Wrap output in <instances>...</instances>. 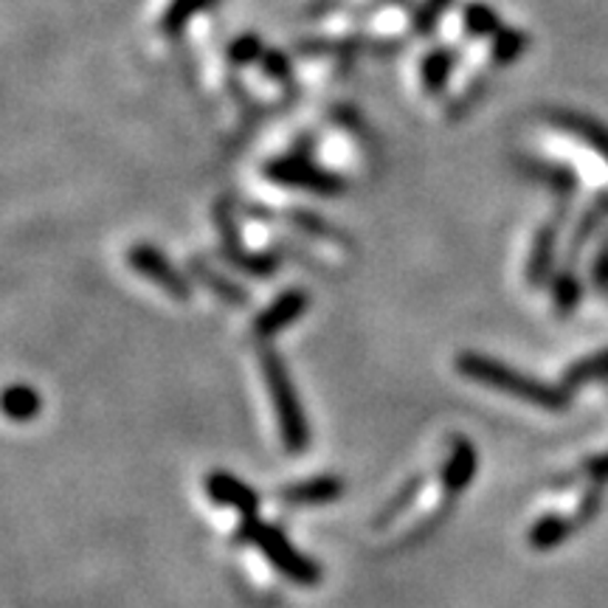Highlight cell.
Returning a JSON list of instances; mask_svg holds the SVG:
<instances>
[{
    "label": "cell",
    "instance_id": "cell-1",
    "mask_svg": "<svg viewBox=\"0 0 608 608\" xmlns=\"http://www.w3.org/2000/svg\"><path fill=\"white\" fill-rule=\"evenodd\" d=\"M456 369H459V375L470 377V381L487 386V389L505 392V395L518 397V401L529 403V406L536 408H547V412H566L569 401H572V392L566 389V386L538 381V377L524 375V372L479 353L459 355L456 358Z\"/></svg>",
    "mask_w": 608,
    "mask_h": 608
},
{
    "label": "cell",
    "instance_id": "cell-2",
    "mask_svg": "<svg viewBox=\"0 0 608 608\" xmlns=\"http://www.w3.org/2000/svg\"><path fill=\"white\" fill-rule=\"evenodd\" d=\"M262 372H265V384H268L271 397H274L276 420H280V437L287 454H304L311 445V428H307V417H304L302 401L296 395L291 375H287L285 361L274 349H262L260 353Z\"/></svg>",
    "mask_w": 608,
    "mask_h": 608
},
{
    "label": "cell",
    "instance_id": "cell-3",
    "mask_svg": "<svg viewBox=\"0 0 608 608\" xmlns=\"http://www.w3.org/2000/svg\"><path fill=\"white\" fill-rule=\"evenodd\" d=\"M237 538L243 544L260 549L265 558L271 560L276 572L285 575L287 580L298 586H316L322 580V569H318L316 560H311L307 555L298 553L282 529H276L274 524H265L260 518H243V527H240Z\"/></svg>",
    "mask_w": 608,
    "mask_h": 608
},
{
    "label": "cell",
    "instance_id": "cell-4",
    "mask_svg": "<svg viewBox=\"0 0 608 608\" xmlns=\"http://www.w3.org/2000/svg\"><path fill=\"white\" fill-rule=\"evenodd\" d=\"M265 178L280 183V186L304 189V192H313V195L322 197H335L347 189L344 178L313 164L307 155H298V152L282 155V159H274L271 164H265Z\"/></svg>",
    "mask_w": 608,
    "mask_h": 608
},
{
    "label": "cell",
    "instance_id": "cell-5",
    "mask_svg": "<svg viewBox=\"0 0 608 608\" xmlns=\"http://www.w3.org/2000/svg\"><path fill=\"white\" fill-rule=\"evenodd\" d=\"M130 268L139 276H144L146 282L159 285L166 296H172L175 302H189L192 298V285H189L186 276L166 260L164 251H159L150 243H135L128 251Z\"/></svg>",
    "mask_w": 608,
    "mask_h": 608
},
{
    "label": "cell",
    "instance_id": "cell-6",
    "mask_svg": "<svg viewBox=\"0 0 608 608\" xmlns=\"http://www.w3.org/2000/svg\"><path fill=\"white\" fill-rule=\"evenodd\" d=\"M214 220H217V232H220V240H223L225 260L232 262L234 268L243 271V274L260 276V280H268V276L276 274V268H280V256L249 254V251L243 249L237 225H234L232 203L217 201V206H214Z\"/></svg>",
    "mask_w": 608,
    "mask_h": 608
},
{
    "label": "cell",
    "instance_id": "cell-7",
    "mask_svg": "<svg viewBox=\"0 0 608 608\" xmlns=\"http://www.w3.org/2000/svg\"><path fill=\"white\" fill-rule=\"evenodd\" d=\"M307 304H311V296H307L304 287H287V291H282L280 296L254 318V335L260 341L274 338L276 333H282V330L291 327V324H296L298 318L304 316Z\"/></svg>",
    "mask_w": 608,
    "mask_h": 608
},
{
    "label": "cell",
    "instance_id": "cell-8",
    "mask_svg": "<svg viewBox=\"0 0 608 608\" xmlns=\"http://www.w3.org/2000/svg\"><path fill=\"white\" fill-rule=\"evenodd\" d=\"M516 166L529 178V181L544 183V186H547L549 192L564 203V206H569L572 197L578 195L580 178L569 164H560V161H549V159H536V155H521V159L516 161Z\"/></svg>",
    "mask_w": 608,
    "mask_h": 608
},
{
    "label": "cell",
    "instance_id": "cell-9",
    "mask_svg": "<svg viewBox=\"0 0 608 608\" xmlns=\"http://www.w3.org/2000/svg\"><path fill=\"white\" fill-rule=\"evenodd\" d=\"M547 122L553 128L564 130V133L575 135L578 141H584L586 146L600 155L608 164V124H602L600 119L589 116V113H580V110H549Z\"/></svg>",
    "mask_w": 608,
    "mask_h": 608
},
{
    "label": "cell",
    "instance_id": "cell-10",
    "mask_svg": "<svg viewBox=\"0 0 608 608\" xmlns=\"http://www.w3.org/2000/svg\"><path fill=\"white\" fill-rule=\"evenodd\" d=\"M560 217H566V214L560 212L553 220H547L536 232V240H533V251H529L527 260V282L533 287L547 285L555 276V251H558Z\"/></svg>",
    "mask_w": 608,
    "mask_h": 608
},
{
    "label": "cell",
    "instance_id": "cell-11",
    "mask_svg": "<svg viewBox=\"0 0 608 608\" xmlns=\"http://www.w3.org/2000/svg\"><path fill=\"white\" fill-rule=\"evenodd\" d=\"M206 493L214 505L234 507L243 518H254L260 510V496H256L254 487H249L245 482H240L237 476L225 474V470H214L206 479Z\"/></svg>",
    "mask_w": 608,
    "mask_h": 608
},
{
    "label": "cell",
    "instance_id": "cell-12",
    "mask_svg": "<svg viewBox=\"0 0 608 608\" xmlns=\"http://www.w3.org/2000/svg\"><path fill=\"white\" fill-rule=\"evenodd\" d=\"M476 465H479V456H476V445L468 437L456 434L450 437V450L448 459L443 465V487L450 496H459L465 487L474 482Z\"/></svg>",
    "mask_w": 608,
    "mask_h": 608
},
{
    "label": "cell",
    "instance_id": "cell-13",
    "mask_svg": "<svg viewBox=\"0 0 608 608\" xmlns=\"http://www.w3.org/2000/svg\"><path fill=\"white\" fill-rule=\"evenodd\" d=\"M344 482L338 476H316V479L287 485L280 490V501L287 507H318L341 499Z\"/></svg>",
    "mask_w": 608,
    "mask_h": 608
},
{
    "label": "cell",
    "instance_id": "cell-14",
    "mask_svg": "<svg viewBox=\"0 0 608 608\" xmlns=\"http://www.w3.org/2000/svg\"><path fill=\"white\" fill-rule=\"evenodd\" d=\"M606 223H608V189H600V192L591 197L589 206H586V212L580 214L572 237H569V245H566V249H569L566 251L569 262H566V265H575V260L584 254L586 245L591 243V237H595Z\"/></svg>",
    "mask_w": 608,
    "mask_h": 608
},
{
    "label": "cell",
    "instance_id": "cell-15",
    "mask_svg": "<svg viewBox=\"0 0 608 608\" xmlns=\"http://www.w3.org/2000/svg\"><path fill=\"white\" fill-rule=\"evenodd\" d=\"M578 521L575 516H560V513H549V516L538 518L527 533L529 549H536V553H549V549L560 547L569 538L578 533Z\"/></svg>",
    "mask_w": 608,
    "mask_h": 608
},
{
    "label": "cell",
    "instance_id": "cell-16",
    "mask_svg": "<svg viewBox=\"0 0 608 608\" xmlns=\"http://www.w3.org/2000/svg\"><path fill=\"white\" fill-rule=\"evenodd\" d=\"M456 62H459V54H456V51H450V49L428 51L420 62L423 91L432 93V97H439V93L448 88L450 73H454Z\"/></svg>",
    "mask_w": 608,
    "mask_h": 608
},
{
    "label": "cell",
    "instance_id": "cell-17",
    "mask_svg": "<svg viewBox=\"0 0 608 608\" xmlns=\"http://www.w3.org/2000/svg\"><path fill=\"white\" fill-rule=\"evenodd\" d=\"M40 408H43V401H40L37 389H31V386L14 384L0 392V412L7 414L9 420L29 423L40 414Z\"/></svg>",
    "mask_w": 608,
    "mask_h": 608
},
{
    "label": "cell",
    "instance_id": "cell-18",
    "mask_svg": "<svg viewBox=\"0 0 608 608\" xmlns=\"http://www.w3.org/2000/svg\"><path fill=\"white\" fill-rule=\"evenodd\" d=\"M189 271H192V276H195V280H201L203 285H206L209 291L220 298V302L234 304V307H240V304L249 302V296H245L243 287L234 285L232 280H225L223 274H217V271H214L206 260H201V256L189 260Z\"/></svg>",
    "mask_w": 608,
    "mask_h": 608
},
{
    "label": "cell",
    "instance_id": "cell-19",
    "mask_svg": "<svg viewBox=\"0 0 608 608\" xmlns=\"http://www.w3.org/2000/svg\"><path fill=\"white\" fill-rule=\"evenodd\" d=\"M584 298V282L575 274V265H564L553 276V304L558 316H569Z\"/></svg>",
    "mask_w": 608,
    "mask_h": 608
},
{
    "label": "cell",
    "instance_id": "cell-20",
    "mask_svg": "<svg viewBox=\"0 0 608 608\" xmlns=\"http://www.w3.org/2000/svg\"><path fill=\"white\" fill-rule=\"evenodd\" d=\"M529 49V34L521 29H513V26H501V31L496 37H490V60L499 68L513 65V62L521 60Z\"/></svg>",
    "mask_w": 608,
    "mask_h": 608
},
{
    "label": "cell",
    "instance_id": "cell-21",
    "mask_svg": "<svg viewBox=\"0 0 608 608\" xmlns=\"http://www.w3.org/2000/svg\"><path fill=\"white\" fill-rule=\"evenodd\" d=\"M595 381H608V347L600 349V353L575 361L564 375V386L569 392L580 389V386L586 384H595Z\"/></svg>",
    "mask_w": 608,
    "mask_h": 608
},
{
    "label": "cell",
    "instance_id": "cell-22",
    "mask_svg": "<svg viewBox=\"0 0 608 608\" xmlns=\"http://www.w3.org/2000/svg\"><path fill=\"white\" fill-rule=\"evenodd\" d=\"M463 26L468 37H496L501 31V14L490 7V3H482V0H474L463 9Z\"/></svg>",
    "mask_w": 608,
    "mask_h": 608
},
{
    "label": "cell",
    "instance_id": "cell-23",
    "mask_svg": "<svg viewBox=\"0 0 608 608\" xmlns=\"http://www.w3.org/2000/svg\"><path fill=\"white\" fill-rule=\"evenodd\" d=\"M212 7V0H170V7L161 14V31L166 37L183 34V29L189 26V20L201 14L203 9Z\"/></svg>",
    "mask_w": 608,
    "mask_h": 608
},
{
    "label": "cell",
    "instance_id": "cell-24",
    "mask_svg": "<svg viewBox=\"0 0 608 608\" xmlns=\"http://www.w3.org/2000/svg\"><path fill=\"white\" fill-rule=\"evenodd\" d=\"M420 487H423L420 476H414V479H408L406 485H403L401 490H397L395 496H392L389 505H386L384 510L377 513L375 527H389L392 521H397V518H401L403 513H406L408 507L414 505V499H417V493H420Z\"/></svg>",
    "mask_w": 608,
    "mask_h": 608
},
{
    "label": "cell",
    "instance_id": "cell-25",
    "mask_svg": "<svg viewBox=\"0 0 608 608\" xmlns=\"http://www.w3.org/2000/svg\"><path fill=\"white\" fill-rule=\"evenodd\" d=\"M454 7V0H423L420 7H417V12H414L412 18V31L417 37H428L434 29H437V23L443 20V14L448 12V9Z\"/></svg>",
    "mask_w": 608,
    "mask_h": 608
},
{
    "label": "cell",
    "instance_id": "cell-26",
    "mask_svg": "<svg viewBox=\"0 0 608 608\" xmlns=\"http://www.w3.org/2000/svg\"><path fill=\"white\" fill-rule=\"evenodd\" d=\"M262 54H265V43H262L256 34L237 37V40H232L229 51H225L229 62H232V65H237V68L251 65V62H260Z\"/></svg>",
    "mask_w": 608,
    "mask_h": 608
},
{
    "label": "cell",
    "instance_id": "cell-27",
    "mask_svg": "<svg viewBox=\"0 0 608 608\" xmlns=\"http://www.w3.org/2000/svg\"><path fill=\"white\" fill-rule=\"evenodd\" d=\"M260 65H262V73H265V77H271V80H276V82L293 80V65H291V60H287L285 51L265 49Z\"/></svg>",
    "mask_w": 608,
    "mask_h": 608
},
{
    "label": "cell",
    "instance_id": "cell-28",
    "mask_svg": "<svg viewBox=\"0 0 608 608\" xmlns=\"http://www.w3.org/2000/svg\"><path fill=\"white\" fill-rule=\"evenodd\" d=\"M600 505H602V485H597V482H595V485H591L589 490L584 493V499H580L578 510L572 513L580 529H584L586 524L595 521V516L600 513Z\"/></svg>",
    "mask_w": 608,
    "mask_h": 608
},
{
    "label": "cell",
    "instance_id": "cell-29",
    "mask_svg": "<svg viewBox=\"0 0 608 608\" xmlns=\"http://www.w3.org/2000/svg\"><path fill=\"white\" fill-rule=\"evenodd\" d=\"M293 223L302 229V232L307 234H316V237H330V240H341V232H335L333 225L327 223V220L316 217V214H307V212H293L291 214Z\"/></svg>",
    "mask_w": 608,
    "mask_h": 608
},
{
    "label": "cell",
    "instance_id": "cell-30",
    "mask_svg": "<svg viewBox=\"0 0 608 608\" xmlns=\"http://www.w3.org/2000/svg\"><path fill=\"white\" fill-rule=\"evenodd\" d=\"M591 285L608 296V232L602 234L600 249H597L595 260H591Z\"/></svg>",
    "mask_w": 608,
    "mask_h": 608
}]
</instances>
